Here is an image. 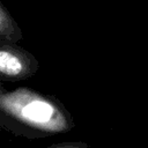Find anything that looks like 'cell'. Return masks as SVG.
<instances>
[{
	"label": "cell",
	"instance_id": "6da1fadb",
	"mask_svg": "<svg viewBox=\"0 0 148 148\" xmlns=\"http://www.w3.org/2000/svg\"><path fill=\"white\" fill-rule=\"evenodd\" d=\"M22 112H23L24 117L31 121L46 123L53 113V108L46 102L34 101V102L29 103L28 105H25Z\"/></svg>",
	"mask_w": 148,
	"mask_h": 148
},
{
	"label": "cell",
	"instance_id": "7a4b0ae2",
	"mask_svg": "<svg viewBox=\"0 0 148 148\" xmlns=\"http://www.w3.org/2000/svg\"><path fill=\"white\" fill-rule=\"evenodd\" d=\"M0 68L1 72L3 74H8V75H15L18 74L22 69V65L21 61L18 60L17 57H15L14 54L6 52V51H1L0 53Z\"/></svg>",
	"mask_w": 148,
	"mask_h": 148
}]
</instances>
